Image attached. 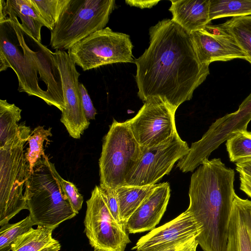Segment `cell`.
I'll return each mask as SVG.
<instances>
[{
    "mask_svg": "<svg viewBox=\"0 0 251 251\" xmlns=\"http://www.w3.org/2000/svg\"><path fill=\"white\" fill-rule=\"evenodd\" d=\"M198 245L199 244L196 238L194 239L182 251H197V248Z\"/></svg>",
    "mask_w": 251,
    "mask_h": 251,
    "instance_id": "obj_35",
    "label": "cell"
},
{
    "mask_svg": "<svg viewBox=\"0 0 251 251\" xmlns=\"http://www.w3.org/2000/svg\"><path fill=\"white\" fill-rule=\"evenodd\" d=\"M196 238V237H194L191 239L182 240L152 251H182L188 245H189L194 239Z\"/></svg>",
    "mask_w": 251,
    "mask_h": 251,
    "instance_id": "obj_31",
    "label": "cell"
},
{
    "mask_svg": "<svg viewBox=\"0 0 251 251\" xmlns=\"http://www.w3.org/2000/svg\"><path fill=\"white\" fill-rule=\"evenodd\" d=\"M226 146L231 162L236 163L251 159V132L246 129L232 132Z\"/></svg>",
    "mask_w": 251,
    "mask_h": 251,
    "instance_id": "obj_24",
    "label": "cell"
},
{
    "mask_svg": "<svg viewBox=\"0 0 251 251\" xmlns=\"http://www.w3.org/2000/svg\"><path fill=\"white\" fill-rule=\"evenodd\" d=\"M201 230V226L187 209L176 218L141 237L132 250H156L182 240L197 238Z\"/></svg>",
    "mask_w": 251,
    "mask_h": 251,
    "instance_id": "obj_14",
    "label": "cell"
},
{
    "mask_svg": "<svg viewBox=\"0 0 251 251\" xmlns=\"http://www.w3.org/2000/svg\"><path fill=\"white\" fill-rule=\"evenodd\" d=\"M34 226L28 215L22 220L14 224L7 223L0 226V251H10L22 235L29 231Z\"/></svg>",
    "mask_w": 251,
    "mask_h": 251,
    "instance_id": "obj_25",
    "label": "cell"
},
{
    "mask_svg": "<svg viewBox=\"0 0 251 251\" xmlns=\"http://www.w3.org/2000/svg\"><path fill=\"white\" fill-rule=\"evenodd\" d=\"M236 166L239 174L251 177V159L236 163Z\"/></svg>",
    "mask_w": 251,
    "mask_h": 251,
    "instance_id": "obj_33",
    "label": "cell"
},
{
    "mask_svg": "<svg viewBox=\"0 0 251 251\" xmlns=\"http://www.w3.org/2000/svg\"><path fill=\"white\" fill-rule=\"evenodd\" d=\"M218 25L233 38L251 64V15L232 17Z\"/></svg>",
    "mask_w": 251,
    "mask_h": 251,
    "instance_id": "obj_22",
    "label": "cell"
},
{
    "mask_svg": "<svg viewBox=\"0 0 251 251\" xmlns=\"http://www.w3.org/2000/svg\"><path fill=\"white\" fill-rule=\"evenodd\" d=\"M94 251H95V250H94Z\"/></svg>",
    "mask_w": 251,
    "mask_h": 251,
    "instance_id": "obj_36",
    "label": "cell"
},
{
    "mask_svg": "<svg viewBox=\"0 0 251 251\" xmlns=\"http://www.w3.org/2000/svg\"><path fill=\"white\" fill-rule=\"evenodd\" d=\"M31 129L23 123L18 136L0 148V226L23 209H27L23 190L30 175L24 145Z\"/></svg>",
    "mask_w": 251,
    "mask_h": 251,
    "instance_id": "obj_5",
    "label": "cell"
},
{
    "mask_svg": "<svg viewBox=\"0 0 251 251\" xmlns=\"http://www.w3.org/2000/svg\"><path fill=\"white\" fill-rule=\"evenodd\" d=\"M79 88L82 103L86 118L88 120H95L97 111L93 104L87 90L81 83L79 84Z\"/></svg>",
    "mask_w": 251,
    "mask_h": 251,
    "instance_id": "obj_30",
    "label": "cell"
},
{
    "mask_svg": "<svg viewBox=\"0 0 251 251\" xmlns=\"http://www.w3.org/2000/svg\"><path fill=\"white\" fill-rule=\"evenodd\" d=\"M172 20L189 33L203 29L210 22V0H171Z\"/></svg>",
    "mask_w": 251,
    "mask_h": 251,
    "instance_id": "obj_17",
    "label": "cell"
},
{
    "mask_svg": "<svg viewBox=\"0 0 251 251\" xmlns=\"http://www.w3.org/2000/svg\"><path fill=\"white\" fill-rule=\"evenodd\" d=\"M149 48L134 61L138 96L143 101L161 99L174 110L190 100L209 74L198 56L190 33L172 19L150 29Z\"/></svg>",
    "mask_w": 251,
    "mask_h": 251,
    "instance_id": "obj_1",
    "label": "cell"
},
{
    "mask_svg": "<svg viewBox=\"0 0 251 251\" xmlns=\"http://www.w3.org/2000/svg\"><path fill=\"white\" fill-rule=\"evenodd\" d=\"M86 204L84 231L91 247L95 251H125L131 242L126 227L113 217L100 186H95Z\"/></svg>",
    "mask_w": 251,
    "mask_h": 251,
    "instance_id": "obj_9",
    "label": "cell"
},
{
    "mask_svg": "<svg viewBox=\"0 0 251 251\" xmlns=\"http://www.w3.org/2000/svg\"><path fill=\"white\" fill-rule=\"evenodd\" d=\"M46 155L38 160L26 182L24 196L34 225L54 229L77 214L54 175Z\"/></svg>",
    "mask_w": 251,
    "mask_h": 251,
    "instance_id": "obj_4",
    "label": "cell"
},
{
    "mask_svg": "<svg viewBox=\"0 0 251 251\" xmlns=\"http://www.w3.org/2000/svg\"><path fill=\"white\" fill-rule=\"evenodd\" d=\"M160 0H126V3L130 5L139 7L141 9L150 8L154 6Z\"/></svg>",
    "mask_w": 251,
    "mask_h": 251,
    "instance_id": "obj_32",
    "label": "cell"
},
{
    "mask_svg": "<svg viewBox=\"0 0 251 251\" xmlns=\"http://www.w3.org/2000/svg\"><path fill=\"white\" fill-rule=\"evenodd\" d=\"M132 48L128 35L106 27L76 43L68 53L85 71L107 64L133 62Z\"/></svg>",
    "mask_w": 251,
    "mask_h": 251,
    "instance_id": "obj_8",
    "label": "cell"
},
{
    "mask_svg": "<svg viewBox=\"0 0 251 251\" xmlns=\"http://www.w3.org/2000/svg\"><path fill=\"white\" fill-rule=\"evenodd\" d=\"M198 56L205 65L214 61L235 59L248 60V57L233 38L218 25H207L203 29L191 33Z\"/></svg>",
    "mask_w": 251,
    "mask_h": 251,
    "instance_id": "obj_13",
    "label": "cell"
},
{
    "mask_svg": "<svg viewBox=\"0 0 251 251\" xmlns=\"http://www.w3.org/2000/svg\"><path fill=\"white\" fill-rule=\"evenodd\" d=\"M53 56L60 73L65 102L60 121L70 136L79 139L90 125L81 101L78 82L80 74L75 64L65 51L55 50Z\"/></svg>",
    "mask_w": 251,
    "mask_h": 251,
    "instance_id": "obj_12",
    "label": "cell"
},
{
    "mask_svg": "<svg viewBox=\"0 0 251 251\" xmlns=\"http://www.w3.org/2000/svg\"><path fill=\"white\" fill-rule=\"evenodd\" d=\"M176 111L161 99L152 97L144 102L137 114L125 122L142 148L166 142L177 133Z\"/></svg>",
    "mask_w": 251,
    "mask_h": 251,
    "instance_id": "obj_11",
    "label": "cell"
},
{
    "mask_svg": "<svg viewBox=\"0 0 251 251\" xmlns=\"http://www.w3.org/2000/svg\"><path fill=\"white\" fill-rule=\"evenodd\" d=\"M115 4L114 0H70L50 31L51 47L55 50H68L105 28Z\"/></svg>",
    "mask_w": 251,
    "mask_h": 251,
    "instance_id": "obj_6",
    "label": "cell"
},
{
    "mask_svg": "<svg viewBox=\"0 0 251 251\" xmlns=\"http://www.w3.org/2000/svg\"><path fill=\"white\" fill-rule=\"evenodd\" d=\"M234 180V170L220 158H205L191 176L187 209L201 226L196 240L203 251H226Z\"/></svg>",
    "mask_w": 251,
    "mask_h": 251,
    "instance_id": "obj_2",
    "label": "cell"
},
{
    "mask_svg": "<svg viewBox=\"0 0 251 251\" xmlns=\"http://www.w3.org/2000/svg\"><path fill=\"white\" fill-rule=\"evenodd\" d=\"M240 175V189L251 198V177Z\"/></svg>",
    "mask_w": 251,
    "mask_h": 251,
    "instance_id": "obj_34",
    "label": "cell"
},
{
    "mask_svg": "<svg viewBox=\"0 0 251 251\" xmlns=\"http://www.w3.org/2000/svg\"><path fill=\"white\" fill-rule=\"evenodd\" d=\"M157 185L158 184L146 186L124 185L115 189L120 218L125 226L129 217Z\"/></svg>",
    "mask_w": 251,
    "mask_h": 251,
    "instance_id": "obj_19",
    "label": "cell"
},
{
    "mask_svg": "<svg viewBox=\"0 0 251 251\" xmlns=\"http://www.w3.org/2000/svg\"><path fill=\"white\" fill-rule=\"evenodd\" d=\"M14 18L21 28L39 42L45 23L31 0H0V21Z\"/></svg>",
    "mask_w": 251,
    "mask_h": 251,
    "instance_id": "obj_18",
    "label": "cell"
},
{
    "mask_svg": "<svg viewBox=\"0 0 251 251\" xmlns=\"http://www.w3.org/2000/svg\"><path fill=\"white\" fill-rule=\"evenodd\" d=\"M26 33L14 18L0 22V71L8 68L17 75L20 92L37 97L52 105L63 93L53 52Z\"/></svg>",
    "mask_w": 251,
    "mask_h": 251,
    "instance_id": "obj_3",
    "label": "cell"
},
{
    "mask_svg": "<svg viewBox=\"0 0 251 251\" xmlns=\"http://www.w3.org/2000/svg\"><path fill=\"white\" fill-rule=\"evenodd\" d=\"M70 0H31L44 20L46 27L52 30Z\"/></svg>",
    "mask_w": 251,
    "mask_h": 251,
    "instance_id": "obj_27",
    "label": "cell"
},
{
    "mask_svg": "<svg viewBox=\"0 0 251 251\" xmlns=\"http://www.w3.org/2000/svg\"><path fill=\"white\" fill-rule=\"evenodd\" d=\"M226 251H251V201L235 196Z\"/></svg>",
    "mask_w": 251,
    "mask_h": 251,
    "instance_id": "obj_16",
    "label": "cell"
},
{
    "mask_svg": "<svg viewBox=\"0 0 251 251\" xmlns=\"http://www.w3.org/2000/svg\"><path fill=\"white\" fill-rule=\"evenodd\" d=\"M170 197L168 182L158 183L127 220L126 227L129 233L151 230L164 215Z\"/></svg>",
    "mask_w": 251,
    "mask_h": 251,
    "instance_id": "obj_15",
    "label": "cell"
},
{
    "mask_svg": "<svg viewBox=\"0 0 251 251\" xmlns=\"http://www.w3.org/2000/svg\"><path fill=\"white\" fill-rule=\"evenodd\" d=\"M100 191L105 204L113 217L119 224L123 225L120 218L119 203L115 190L100 187Z\"/></svg>",
    "mask_w": 251,
    "mask_h": 251,
    "instance_id": "obj_29",
    "label": "cell"
},
{
    "mask_svg": "<svg viewBox=\"0 0 251 251\" xmlns=\"http://www.w3.org/2000/svg\"><path fill=\"white\" fill-rule=\"evenodd\" d=\"M53 229L37 226L20 236L11 251H59L61 245L52 236Z\"/></svg>",
    "mask_w": 251,
    "mask_h": 251,
    "instance_id": "obj_20",
    "label": "cell"
},
{
    "mask_svg": "<svg viewBox=\"0 0 251 251\" xmlns=\"http://www.w3.org/2000/svg\"><path fill=\"white\" fill-rule=\"evenodd\" d=\"M141 152L142 147L126 123L114 120L103 138L99 159L100 186L115 190L125 185L126 176Z\"/></svg>",
    "mask_w": 251,
    "mask_h": 251,
    "instance_id": "obj_7",
    "label": "cell"
},
{
    "mask_svg": "<svg viewBox=\"0 0 251 251\" xmlns=\"http://www.w3.org/2000/svg\"><path fill=\"white\" fill-rule=\"evenodd\" d=\"M22 109L6 100H0V148L15 139L19 135L23 123L18 125L21 119Z\"/></svg>",
    "mask_w": 251,
    "mask_h": 251,
    "instance_id": "obj_21",
    "label": "cell"
},
{
    "mask_svg": "<svg viewBox=\"0 0 251 251\" xmlns=\"http://www.w3.org/2000/svg\"><path fill=\"white\" fill-rule=\"evenodd\" d=\"M53 173L60 184L63 191L68 199L74 211L78 213L83 202V196L79 193L75 185L71 182L64 179L56 171L54 164L50 162Z\"/></svg>",
    "mask_w": 251,
    "mask_h": 251,
    "instance_id": "obj_28",
    "label": "cell"
},
{
    "mask_svg": "<svg viewBox=\"0 0 251 251\" xmlns=\"http://www.w3.org/2000/svg\"><path fill=\"white\" fill-rule=\"evenodd\" d=\"M251 15V0H210V21Z\"/></svg>",
    "mask_w": 251,
    "mask_h": 251,
    "instance_id": "obj_23",
    "label": "cell"
},
{
    "mask_svg": "<svg viewBox=\"0 0 251 251\" xmlns=\"http://www.w3.org/2000/svg\"><path fill=\"white\" fill-rule=\"evenodd\" d=\"M190 150L178 133L165 143L142 148L140 158L127 174L125 185L146 186L155 184L172 170L175 163Z\"/></svg>",
    "mask_w": 251,
    "mask_h": 251,
    "instance_id": "obj_10",
    "label": "cell"
},
{
    "mask_svg": "<svg viewBox=\"0 0 251 251\" xmlns=\"http://www.w3.org/2000/svg\"><path fill=\"white\" fill-rule=\"evenodd\" d=\"M51 130V128L45 129L44 126H38L33 130L28 139L29 148L25 155L29 163L30 173L37 161L46 156L43 144L45 140H48L49 136H52Z\"/></svg>",
    "mask_w": 251,
    "mask_h": 251,
    "instance_id": "obj_26",
    "label": "cell"
}]
</instances>
